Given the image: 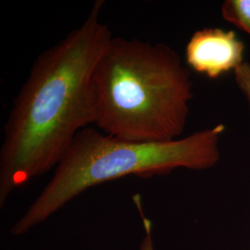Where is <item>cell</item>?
Returning <instances> with one entry per match:
<instances>
[{
  "label": "cell",
  "mask_w": 250,
  "mask_h": 250,
  "mask_svg": "<svg viewBox=\"0 0 250 250\" xmlns=\"http://www.w3.org/2000/svg\"><path fill=\"white\" fill-rule=\"evenodd\" d=\"M97 0L80 26L36 58L14 99L0 149V206L58 166L82 130L94 125L92 78L112 35Z\"/></svg>",
  "instance_id": "6da1fadb"
},
{
  "label": "cell",
  "mask_w": 250,
  "mask_h": 250,
  "mask_svg": "<svg viewBox=\"0 0 250 250\" xmlns=\"http://www.w3.org/2000/svg\"><path fill=\"white\" fill-rule=\"evenodd\" d=\"M192 89L191 72L169 45L112 36L93 73L94 125L127 141L177 140Z\"/></svg>",
  "instance_id": "7a4b0ae2"
},
{
  "label": "cell",
  "mask_w": 250,
  "mask_h": 250,
  "mask_svg": "<svg viewBox=\"0 0 250 250\" xmlns=\"http://www.w3.org/2000/svg\"><path fill=\"white\" fill-rule=\"evenodd\" d=\"M224 131V125H217L169 142H134L87 127L75 136L52 178L10 232L25 234L74 197L106 182L129 175H161L180 168H212L221 159L219 145Z\"/></svg>",
  "instance_id": "3957f363"
},
{
  "label": "cell",
  "mask_w": 250,
  "mask_h": 250,
  "mask_svg": "<svg viewBox=\"0 0 250 250\" xmlns=\"http://www.w3.org/2000/svg\"><path fill=\"white\" fill-rule=\"evenodd\" d=\"M245 45L233 31L208 27L188 41L186 60L192 70L217 79L235 71L244 62Z\"/></svg>",
  "instance_id": "277c9868"
},
{
  "label": "cell",
  "mask_w": 250,
  "mask_h": 250,
  "mask_svg": "<svg viewBox=\"0 0 250 250\" xmlns=\"http://www.w3.org/2000/svg\"><path fill=\"white\" fill-rule=\"evenodd\" d=\"M222 15L226 21L250 36V0H225Z\"/></svg>",
  "instance_id": "5b68a950"
},
{
  "label": "cell",
  "mask_w": 250,
  "mask_h": 250,
  "mask_svg": "<svg viewBox=\"0 0 250 250\" xmlns=\"http://www.w3.org/2000/svg\"><path fill=\"white\" fill-rule=\"evenodd\" d=\"M234 76L237 86L245 96L250 108V63H243L234 71Z\"/></svg>",
  "instance_id": "8992f818"
},
{
  "label": "cell",
  "mask_w": 250,
  "mask_h": 250,
  "mask_svg": "<svg viewBox=\"0 0 250 250\" xmlns=\"http://www.w3.org/2000/svg\"><path fill=\"white\" fill-rule=\"evenodd\" d=\"M144 228L146 231V235L140 245V250H155L153 238H152L151 223L147 219L143 220Z\"/></svg>",
  "instance_id": "52a82bcc"
}]
</instances>
